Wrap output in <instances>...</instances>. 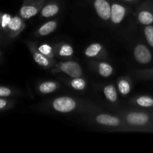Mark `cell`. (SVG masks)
Here are the masks:
<instances>
[{
    "mask_svg": "<svg viewBox=\"0 0 153 153\" xmlns=\"http://www.w3.org/2000/svg\"><path fill=\"white\" fill-rule=\"evenodd\" d=\"M50 110L59 114L79 113L86 115L100 110L92 102L69 96H62L54 98L46 105Z\"/></svg>",
    "mask_w": 153,
    "mask_h": 153,
    "instance_id": "cell-1",
    "label": "cell"
},
{
    "mask_svg": "<svg viewBox=\"0 0 153 153\" xmlns=\"http://www.w3.org/2000/svg\"><path fill=\"white\" fill-rule=\"evenodd\" d=\"M128 126L131 131L153 132V111L125 109L117 114Z\"/></svg>",
    "mask_w": 153,
    "mask_h": 153,
    "instance_id": "cell-2",
    "label": "cell"
},
{
    "mask_svg": "<svg viewBox=\"0 0 153 153\" xmlns=\"http://www.w3.org/2000/svg\"><path fill=\"white\" fill-rule=\"evenodd\" d=\"M85 116L91 123L100 126L103 128H108L113 131H131L128 126L122 117L117 114H110L98 110Z\"/></svg>",
    "mask_w": 153,
    "mask_h": 153,
    "instance_id": "cell-3",
    "label": "cell"
},
{
    "mask_svg": "<svg viewBox=\"0 0 153 153\" xmlns=\"http://www.w3.org/2000/svg\"><path fill=\"white\" fill-rule=\"evenodd\" d=\"M49 70L53 74L62 73L68 77L83 76V70L79 63L70 59L56 62Z\"/></svg>",
    "mask_w": 153,
    "mask_h": 153,
    "instance_id": "cell-4",
    "label": "cell"
},
{
    "mask_svg": "<svg viewBox=\"0 0 153 153\" xmlns=\"http://www.w3.org/2000/svg\"><path fill=\"white\" fill-rule=\"evenodd\" d=\"M25 44H26L34 62L41 68L44 69V70H50L53 67L54 64L56 63L55 60H52L47 58L38 50L37 43L36 42L31 41V40H26Z\"/></svg>",
    "mask_w": 153,
    "mask_h": 153,
    "instance_id": "cell-5",
    "label": "cell"
},
{
    "mask_svg": "<svg viewBox=\"0 0 153 153\" xmlns=\"http://www.w3.org/2000/svg\"><path fill=\"white\" fill-rule=\"evenodd\" d=\"M46 0H23L19 15L24 19H29L40 13Z\"/></svg>",
    "mask_w": 153,
    "mask_h": 153,
    "instance_id": "cell-6",
    "label": "cell"
},
{
    "mask_svg": "<svg viewBox=\"0 0 153 153\" xmlns=\"http://www.w3.org/2000/svg\"><path fill=\"white\" fill-rule=\"evenodd\" d=\"M136 19L143 26L153 24V3L145 1L140 4L136 10Z\"/></svg>",
    "mask_w": 153,
    "mask_h": 153,
    "instance_id": "cell-7",
    "label": "cell"
},
{
    "mask_svg": "<svg viewBox=\"0 0 153 153\" xmlns=\"http://www.w3.org/2000/svg\"><path fill=\"white\" fill-rule=\"evenodd\" d=\"M84 54L91 60H105L108 57L105 47L100 43H92L88 45L85 48Z\"/></svg>",
    "mask_w": 153,
    "mask_h": 153,
    "instance_id": "cell-8",
    "label": "cell"
},
{
    "mask_svg": "<svg viewBox=\"0 0 153 153\" xmlns=\"http://www.w3.org/2000/svg\"><path fill=\"white\" fill-rule=\"evenodd\" d=\"M133 56L134 60L140 64H150L153 55L150 49L143 43H137L133 48Z\"/></svg>",
    "mask_w": 153,
    "mask_h": 153,
    "instance_id": "cell-9",
    "label": "cell"
},
{
    "mask_svg": "<svg viewBox=\"0 0 153 153\" xmlns=\"http://www.w3.org/2000/svg\"><path fill=\"white\" fill-rule=\"evenodd\" d=\"M90 66L97 74L102 78H109L114 73V68L111 63L105 60H91Z\"/></svg>",
    "mask_w": 153,
    "mask_h": 153,
    "instance_id": "cell-10",
    "label": "cell"
},
{
    "mask_svg": "<svg viewBox=\"0 0 153 153\" xmlns=\"http://www.w3.org/2000/svg\"><path fill=\"white\" fill-rule=\"evenodd\" d=\"M128 12V8L125 4L120 2L114 1L111 2V10L110 21L113 25H118L122 23L123 21L126 17Z\"/></svg>",
    "mask_w": 153,
    "mask_h": 153,
    "instance_id": "cell-11",
    "label": "cell"
},
{
    "mask_svg": "<svg viewBox=\"0 0 153 153\" xmlns=\"http://www.w3.org/2000/svg\"><path fill=\"white\" fill-rule=\"evenodd\" d=\"M25 28H26V23L25 19L21 17L19 15H15L12 16L6 33L10 38H16L25 30Z\"/></svg>",
    "mask_w": 153,
    "mask_h": 153,
    "instance_id": "cell-12",
    "label": "cell"
},
{
    "mask_svg": "<svg viewBox=\"0 0 153 153\" xmlns=\"http://www.w3.org/2000/svg\"><path fill=\"white\" fill-rule=\"evenodd\" d=\"M93 6L97 16L105 22H108L111 19V2L109 0H94Z\"/></svg>",
    "mask_w": 153,
    "mask_h": 153,
    "instance_id": "cell-13",
    "label": "cell"
},
{
    "mask_svg": "<svg viewBox=\"0 0 153 153\" xmlns=\"http://www.w3.org/2000/svg\"><path fill=\"white\" fill-rule=\"evenodd\" d=\"M55 58L60 60H70L73 58L74 49L71 44L66 42H60L54 44Z\"/></svg>",
    "mask_w": 153,
    "mask_h": 153,
    "instance_id": "cell-14",
    "label": "cell"
},
{
    "mask_svg": "<svg viewBox=\"0 0 153 153\" xmlns=\"http://www.w3.org/2000/svg\"><path fill=\"white\" fill-rule=\"evenodd\" d=\"M61 4L58 0H48L45 1L40 12V17L42 19H49L55 16L60 13Z\"/></svg>",
    "mask_w": 153,
    "mask_h": 153,
    "instance_id": "cell-15",
    "label": "cell"
},
{
    "mask_svg": "<svg viewBox=\"0 0 153 153\" xmlns=\"http://www.w3.org/2000/svg\"><path fill=\"white\" fill-rule=\"evenodd\" d=\"M58 26V22L57 19H50L42 24L37 28L34 32V36L38 37H46L53 33Z\"/></svg>",
    "mask_w": 153,
    "mask_h": 153,
    "instance_id": "cell-16",
    "label": "cell"
},
{
    "mask_svg": "<svg viewBox=\"0 0 153 153\" xmlns=\"http://www.w3.org/2000/svg\"><path fill=\"white\" fill-rule=\"evenodd\" d=\"M61 80L67 84L70 88L78 91H85L88 86L87 80L83 77H69V78H61Z\"/></svg>",
    "mask_w": 153,
    "mask_h": 153,
    "instance_id": "cell-17",
    "label": "cell"
},
{
    "mask_svg": "<svg viewBox=\"0 0 153 153\" xmlns=\"http://www.w3.org/2000/svg\"><path fill=\"white\" fill-rule=\"evenodd\" d=\"M132 87V81L128 76H121L117 80V88L119 94L123 97L128 96L131 93Z\"/></svg>",
    "mask_w": 153,
    "mask_h": 153,
    "instance_id": "cell-18",
    "label": "cell"
},
{
    "mask_svg": "<svg viewBox=\"0 0 153 153\" xmlns=\"http://www.w3.org/2000/svg\"><path fill=\"white\" fill-rule=\"evenodd\" d=\"M61 85L54 80H47L40 82L37 86V90L40 94H49L60 89Z\"/></svg>",
    "mask_w": 153,
    "mask_h": 153,
    "instance_id": "cell-19",
    "label": "cell"
},
{
    "mask_svg": "<svg viewBox=\"0 0 153 153\" xmlns=\"http://www.w3.org/2000/svg\"><path fill=\"white\" fill-rule=\"evenodd\" d=\"M131 102L133 105L142 108H153V97L151 96L141 95L134 97L131 99Z\"/></svg>",
    "mask_w": 153,
    "mask_h": 153,
    "instance_id": "cell-20",
    "label": "cell"
},
{
    "mask_svg": "<svg viewBox=\"0 0 153 153\" xmlns=\"http://www.w3.org/2000/svg\"><path fill=\"white\" fill-rule=\"evenodd\" d=\"M103 94L106 100L111 104H116L118 101V91L114 84H108L103 87Z\"/></svg>",
    "mask_w": 153,
    "mask_h": 153,
    "instance_id": "cell-21",
    "label": "cell"
},
{
    "mask_svg": "<svg viewBox=\"0 0 153 153\" xmlns=\"http://www.w3.org/2000/svg\"><path fill=\"white\" fill-rule=\"evenodd\" d=\"M134 76L142 80H153V67L149 69H140L133 71Z\"/></svg>",
    "mask_w": 153,
    "mask_h": 153,
    "instance_id": "cell-22",
    "label": "cell"
},
{
    "mask_svg": "<svg viewBox=\"0 0 153 153\" xmlns=\"http://www.w3.org/2000/svg\"><path fill=\"white\" fill-rule=\"evenodd\" d=\"M37 49L42 54H43L47 58L52 60H55V51H54L53 46H51L50 44L47 43H44L39 45L37 44Z\"/></svg>",
    "mask_w": 153,
    "mask_h": 153,
    "instance_id": "cell-23",
    "label": "cell"
},
{
    "mask_svg": "<svg viewBox=\"0 0 153 153\" xmlns=\"http://www.w3.org/2000/svg\"><path fill=\"white\" fill-rule=\"evenodd\" d=\"M143 34H144L146 43L152 49H153V24L144 26Z\"/></svg>",
    "mask_w": 153,
    "mask_h": 153,
    "instance_id": "cell-24",
    "label": "cell"
},
{
    "mask_svg": "<svg viewBox=\"0 0 153 153\" xmlns=\"http://www.w3.org/2000/svg\"><path fill=\"white\" fill-rule=\"evenodd\" d=\"M11 19L12 16L10 14L0 11V29L6 32Z\"/></svg>",
    "mask_w": 153,
    "mask_h": 153,
    "instance_id": "cell-25",
    "label": "cell"
},
{
    "mask_svg": "<svg viewBox=\"0 0 153 153\" xmlns=\"http://www.w3.org/2000/svg\"><path fill=\"white\" fill-rule=\"evenodd\" d=\"M13 105V102L4 97H0V111L7 110Z\"/></svg>",
    "mask_w": 153,
    "mask_h": 153,
    "instance_id": "cell-26",
    "label": "cell"
},
{
    "mask_svg": "<svg viewBox=\"0 0 153 153\" xmlns=\"http://www.w3.org/2000/svg\"><path fill=\"white\" fill-rule=\"evenodd\" d=\"M16 93L8 87L0 86V97H8L10 96L15 95Z\"/></svg>",
    "mask_w": 153,
    "mask_h": 153,
    "instance_id": "cell-27",
    "label": "cell"
},
{
    "mask_svg": "<svg viewBox=\"0 0 153 153\" xmlns=\"http://www.w3.org/2000/svg\"><path fill=\"white\" fill-rule=\"evenodd\" d=\"M120 1H124V2L126 3H129V4H134V3L137 2L139 0H120Z\"/></svg>",
    "mask_w": 153,
    "mask_h": 153,
    "instance_id": "cell-28",
    "label": "cell"
},
{
    "mask_svg": "<svg viewBox=\"0 0 153 153\" xmlns=\"http://www.w3.org/2000/svg\"><path fill=\"white\" fill-rule=\"evenodd\" d=\"M1 51H0V60H1Z\"/></svg>",
    "mask_w": 153,
    "mask_h": 153,
    "instance_id": "cell-29",
    "label": "cell"
}]
</instances>
